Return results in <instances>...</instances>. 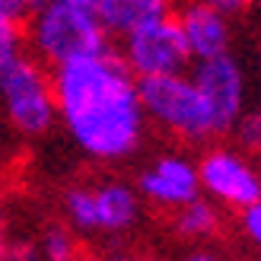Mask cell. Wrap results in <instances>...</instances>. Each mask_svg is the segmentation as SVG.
<instances>
[{"label":"cell","mask_w":261,"mask_h":261,"mask_svg":"<svg viewBox=\"0 0 261 261\" xmlns=\"http://www.w3.org/2000/svg\"><path fill=\"white\" fill-rule=\"evenodd\" d=\"M58 121L70 143L93 163H124L143 143L147 115L140 106L137 76L124 67L121 55L73 61L51 73Z\"/></svg>","instance_id":"1"},{"label":"cell","mask_w":261,"mask_h":261,"mask_svg":"<svg viewBox=\"0 0 261 261\" xmlns=\"http://www.w3.org/2000/svg\"><path fill=\"white\" fill-rule=\"evenodd\" d=\"M25 38H29L35 61L55 70L109 51V35L99 25L96 13L89 7H73L61 0H48L38 10H32Z\"/></svg>","instance_id":"2"},{"label":"cell","mask_w":261,"mask_h":261,"mask_svg":"<svg viewBox=\"0 0 261 261\" xmlns=\"http://www.w3.org/2000/svg\"><path fill=\"white\" fill-rule=\"evenodd\" d=\"M0 115L19 137H45L58 121L55 80L35 58L19 55L0 67Z\"/></svg>","instance_id":"3"},{"label":"cell","mask_w":261,"mask_h":261,"mask_svg":"<svg viewBox=\"0 0 261 261\" xmlns=\"http://www.w3.org/2000/svg\"><path fill=\"white\" fill-rule=\"evenodd\" d=\"M140 194L121 178L99 185H70L61 198V211L76 236H121L140 220Z\"/></svg>","instance_id":"4"},{"label":"cell","mask_w":261,"mask_h":261,"mask_svg":"<svg viewBox=\"0 0 261 261\" xmlns=\"http://www.w3.org/2000/svg\"><path fill=\"white\" fill-rule=\"evenodd\" d=\"M137 86H140V106H143L147 121L163 127L166 134H172L178 140H188V143L220 137V130L214 124V115L204 106L198 86L191 83L188 73L137 80Z\"/></svg>","instance_id":"5"},{"label":"cell","mask_w":261,"mask_h":261,"mask_svg":"<svg viewBox=\"0 0 261 261\" xmlns=\"http://www.w3.org/2000/svg\"><path fill=\"white\" fill-rule=\"evenodd\" d=\"M121 61L137 80H156V76L185 73L191 55L178 22L172 16H163L121 38Z\"/></svg>","instance_id":"6"},{"label":"cell","mask_w":261,"mask_h":261,"mask_svg":"<svg viewBox=\"0 0 261 261\" xmlns=\"http://www.w3.org/2000/svg\"><path fill=\"white\" fill-rule=\"evenodd\" d=\"M198 181L201 194L214 204H226L245 211L261 198V172L242 150L232 147H211L198 160Z\"/></svg>","instance_id":"7"},{"label":"cell","mask_w":261,"mask_h":261,"mask_svg":"<svg viewBox=\"0 0 261 261\" xmlns=\"http://www.w3.org/2000/svg\"><path fill=\"white\" fill-rule=\"evenodd\" d=\"M191 83L198 86L204 106L211 109L220 134L236 127L239 115L249 109V76L239 58L223 55L214 61H201L191 70Z\"/></svg>","instance_id":"8"},{"label":"cell","mask_w":261,"mask_h":261,"mask_svg":"<svg viewBox=\"0 0 261 261\" xmlns=\"http://www.w3.org/2000/svg\"><path fill=\"white\" fill-rule=\"evenodd\" d=\"M137 194L140 201H150L166 211H181L201 198L198 163H191L185 153L153 156L137 175Z\"/></svg>","instance_id":"9"},{"label":"cell","mask_w":261,"mask_h":261,"mask_svg":"<svg viewBox=\"0 0 261 261\" xmlns=\"http://www.w3.org/2000/svg\"><path fill=\"white\" fill-rule=\"evenodd\" d=\"M175 22L181 29V38H185V48H188V55H191L194 64L229 55V45H232L229 19L217 16V13L207 10L204 4H198V0L188 4L178 13Z\"/></svg>","instance_id":"10"},{"label":"cell","mask_w":261,"mask_h":261,"mask_svg":"<svg viewBox=\"0 0 261 261\" xmlns=\"http://www.w3.org/2000/svg\"><path fill=\"white\" fill-rule=\"evenodd\" d=\"M96 19L106 35H130L140 25L169 16V0H96Z\"/></svg>","instance_id":"11"},{"label":"cell","mask_w":261,"mask_h":261,"mask_svg":"<svg viewBox=\"0 0 261 261\" xmlns=\"http://www.w3.org/2000/svg\"><path fill=\"white\" fill-rule=\"evenodd\" d=\"M172 226L181 239H207L220 229V207L207 198H198L191 201L188 207L175 211V220Z\"/></svg>","instance_id":"12"},{"label":"cell","mask_w":261,"mask_h":261,"mask_svg":"<svg viewBox=\"0 0 261 261\" xmlns=\"http://www.w3.org/2000/svg\"><path fill=\"white\" fill-rule=\"evenodd\" d=\"M35 245L42 252V261H80V239L67 223L45 226Z\"/></svg>","instance_id":"13"},{"label":"cell","mask_w":261,"mask_h":261,"mask_svg":"<svg viewBox=\"0 0 261 261\" xmlns=\"http://www.w3.org/2000/svg\"><path fill=\"white\" fill-rule=\"evenodd\" d=\"M232 130H236L239 147L245 153H261V102H255V106L245 109Z\"/></svg>","instance_id":"14"},{"label":"cell","mask_w":261,"mask_h":261,"mask_svg":"<svg viewBox=\"0 0 261 261\" xmlns=\"http://www.w3.org/2000/svg\"><path fill=\"white\" fill-rule=\"evenodd\" d=\"M22 55V29L13 16L0 13V67Z\"/></svg>","instance_id":"15"},{"label":"cell","mask_w":261,"mask_h":261,"mask_svg":"<svg viewBox=\"0 0 261 261\" xmlns=\"http://www.w3.org/2000/svg\"><path fill=\"white\" fill-rule=\"evenodd\" d=\"M198 4H204L207 10H214L217 16H223V19L245 16V13L252 10V0H198Z\"/></svg>","instance_id":"16"},{"label":"cell","mask_w":261,"mask_h":261,"mask_svg":"<svg viewBox=\"0 0 261 261\" xmlns=\"http://www.w3.org/2000/svg\"><path fill=\"white\" fill-rule=\"evenodd\" d=\"M242 232H245V239H249L252 245L261 249V198L252 207L242 211Z\"/></svg>","instance_id":"17"},{"label":"cell","mask_w":261,"mask_h":261,"mask_svg":"<svg viewBox=\"0 0 261 261\" xmlns=\"http://www.w3.org/2000/svg\"><path fill=\"white\" fill-rule=\"evenodd\" d=\"M4 261H42V252H38L35 242H16V245L7 249Z\"/></svg>","instance_id":"18"},{"label":"cell","mask_w":261,"mask_h":261,"mask_svg":"<svg viewBox=\"0 0 261 261\" xmlns=\"http://www.w3.org/2000/svg\"><path fill=\"white\" fill-rule=\"evenodd\" d=\"M29 10V0H0V13H4V16H22V13Z\"/></svg>","instance_id":"19"},{"label":"cell","mask_w":261,"mask_h":261,"mask_svg":"<svg viewBox=\"0 0 261 261\" xmlns=\"http://www.w3.org/2000/svg\"><path fill=\"white\" fill-rule=\"evenodd\" d=\"M7 217H4V207H0V261L7 258Z\"/></svg>","instance_id":"20"},{"label":"cell","mask_w":261,"mask_h":261,"mask_svg":"<svg viewBox=\"0 0 261 261\" xmlns=\"http://www.w3.org/2000/svg\"><path fill=\"white\" fill-rule=\"evenodd\" d=\"M99 261H140L137 255H130V252H112L106 258H99Z\"/></svg>","instance_id":"21"},{"label":"cell","mask_w":261,"mask_h":261,"mask_svg":"<svg viewBox=\"0 0 261 261\" xmlns=\"http://www.w3.org/2000/svg\"><path fill=\"white\" fill-rule=\"evenodd\" d=\"M185 261H220V258H217L214 252H191Z\"/></svg>","instance_id":"22"},{"label":"cell","mask_w":261,"mask_h":261,"mask_svg":"<svg viewBox=\"0 0 261 261\" xmlns=\"http://www.w3.org/2000/svg\"><path fill=\"white\" fill-rule=\"evenodd\" d=\"M61 4H73V7H89V10H93L96 0H61Z\"/></svg>","instance_id":"23"},{"label":"cell","mask_w":261,"mask_h":261,"mask_svg":"<svg viewBox=\"0 0 261 261\" xmlns=\"http://www.w3.org/2000/svg\"><path fill=\"white\" fill-rule=\"evenodd\" d=\"M255 70H258V80H261V42L255 45Z\"/></svg>","instance_id":"24"},{"label":"cell","mask_w":261,"mask_h":261,"mask_svg":"<svg viewBox=\"0 0 261 261\" xmlns=\"http://www.w3.org/2000/svg\"><path fill=\"white\" fill-rule=\"evenodd\" d=\"M252 7H258V10H261V0H252Z\"/></svg>","instance_id":"25"}]
</instances>
